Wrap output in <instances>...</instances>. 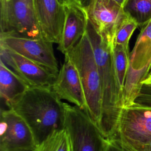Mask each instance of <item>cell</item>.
I'll use <instances>...</instances> for the list:
<instances>
[{"instance_id":"obj_21","label":"cell","mask_w":151,"mask_h":151,"mask_svg":"<svg viewBox=\"0 0 151 151\" xmlns=\"http://www.w3.org/2000/svg\"><path fill=\"white\" fill-rule=\"evenodd\" d=\"M104 151H127L122 145L116 139L108 140L107 145Z\"/></svg>"},{"instance_id":"obj_17","label":"cell","mask_w":151,"mask_h":151,"mask_svg":"<svg viewBox=\"0 0 151 151\" xmlns=\"http://www.w3.org/2000/svg\"><path fill=\"white\" fill-rule=\"evenodd\" d=\"M130 55L129 48L114 44L113 48V63L119 84L123 90L130 65Z\"/></svg>"},{"instance_id":"obj_16","label":"cell","mask_w":151,"mask_h":151,"mask_svg":"<svg viewBox=\"0 0 151 151\" xmlns=\"http://www.w3.org/2000/svg\"><path fill=\"white\" fill-rule=\"evenodd\" d=\"M123 9L139 27L142 28L151 21V0H127Z\"/></svg>"},{"instance_id":"obj_8","label":"cell","mask_w":151,"mask_h":151,"mask_svg":"<svg viewBox=\"0 0 151 151\" xmlns=\"http://www.w3.org/2000/svg\"><path fill=\"white\" fill-rule=\"evenodd\" d=\"M151 69V21L141 28L140 33L130 55V65L123 90L125 104L134 101L140 85V73L143 68Z\"/></svg>"},{"instance_id":"obj_18","label":"cell","mask_w":151,"mask_h":151,"mask_svg":"<svg viewBox=\"0 0 151 151\" xmlns=\"http://www.w3.org/2000/svg\"><path fill=\"white\" fill-rule=\"evenodd\" d=\"M33 151H70L68 133L65 129L55 132Z\"/></svg>"},{"instance_id":"obj_15","label":"cell","mask_w":151,"mask_h":151,"mask_svg":"<svg viewBox=\"0 0 151 151\" xmlns=\"http://www.w3.org/2000/svg\"><path fill=\"white\" fill-rule=\"evenodd\" d=\"M29 87L0 60V96L8 107Z\"/></svg>"},{"instance_id":"obj_3","label":"cell","mask_w":151,"mask_h":151,"mask_svg":"<svg viewBox=\"0 0 151 151\" xmlns=\"http://www.w3.org/2000/svg\"><path fill=\"white\" fill-rule=\"evenodd\" d=\"M65 54L69 56L78 72L86 103L85 112L100 129L102 105L101 81L87 31Z\"/></svg>"},{"instance_id":"obj_23","label":"cell","mask_w":151,"mask_h":151,"mask_svg":"<svg viewBox=\"0 0 151 151\" xmlns=\"http://www.w3.org/2000/svg\"><path fill=\"white\" fill-rule=\"evenodd\" d=\"M114 2H115L116 3H117L118 5H119L120 6L124 8V6H125L127 0H112Z\"/></svg>"},{"instance_id":"obj_25","label":"cell","mask_w":151,"mask_h":151,"mask_svg":"<svg viewBox=\"0 0 151 151\" xmlns=\"http://www.w3.org/2000/svg\"><path fill=\"white\" fill-rule=\"evenodd\" d=\"M147 76H151V71H150V72L149 73V74H148Z\"/></svg>"},{"instance_id":"obj_6","label":"cell","mask_w":151,"mask_h":151,"mask_svg":"<svg viewBox=\"0 0 151 151\" xmlns=\"http://www.w3.org/2000/svg\"><path fill=\"white\" fill-rule=\"evenodd\" d=\"M0 20V34L32 38L43 36L33 0H1Z\"/></svg>"},{"instance_id":"obj_20","label":"cell","mask_w":151,"mask_h":151,"mask_svg":"<svg viewBox=\"0 0 151 151\" xmlns=\"http://www.w3.org/2000/svg\"><path fill=\"white\" fill-rule=\"evenodd\" d=\"M134 101L151 106V86L142 84Z\"/></svg>"},{"instance_id":"obj_24","label":"cell","mask_w":151,"mask_h":151,"mask_svg":"<svg viewBox=\"0 0 151 151\" xmlns=\"http://www.w3.org/2000/svg\"><path fill=\"white\" fill-rule=\"evenodd\" d=\"M58 1H59V2H60L61 4L63 5V4H64V2H65V0H58Z\"/></svg>"},{"instance_id":"obj_9","label":"cell","mask_w":151,"mask_h":151,"mask_svg":"<svg viewBox=\"0 0 151 151\" xmlns=\"http://www.w3.org/2000/svg\"><path fill=\"white\" fill-rule=\"evenodd\" d=\"M86 8L90 23L101 38L113 48L116 31L127 17L123 8L112 0H90Z\"/></svg>"},{"instance_id":"obj_26","label":"cell","mask_w":151,"mask_h":151,"mask_svg":"<svg viewBox=\"0 0 151 151\" xmlns=\"http://www.w3.org/2000/svg\"><path fill=\"white\" fill-rule=\"evenodd\" d=\"M149 151H151V149H150V150H149Z\"/></svg>"},{"instance_id":"obj_12","label":"cell","mask_w":151,"mask_h":151,"mask_svg":"<svg viewBox=\"0 0 151 151\" xmlns=\"http://www.w3.org/2000/svg\"><path fill=\"white\" fill-rule=\"evenodd\" d=\"M64 19L58 49L64 54L71 50L87 31L89 18L87 8L78 0H65Z\"/></svg>"},{"instance_id":"obj_11","label":"cell","mask_w":151,"mask_h":151,"mask_svg":"<svg viewBox=\"0 0 151 151\" xmlns=\"http://www.w3.org/2000/svg\"><path fill=\"white\" fill-rule=\"evenodd\" d=\"M0 60L29 87H51L57 74L23 55L0 45Z\"/></svg>"},{"instance_id":"obj_7","label":"cell","mask_w":151,"mask_h":151,"mask_svg":"<svg viewBox=\"0 0 151 151\" xmlns=\"http://www.w3.org/2000/svg\"><path fill=\"white\" fill-rule=\"evenodd\" d=\"M33 133L24 119L12 109L1 111L0 151H33Z\"/></svg>"},{"instance_id":"obj_4","label":"cell","mask_w":151,"mask_h":151,"mask_svg":"<svg viewBox=\"0 0 151 151\" xmlns=\"http://www.w3.org/2000/svg\"><path fill=\"white\" fill-rule=\"evenodd\" d=\"M114 139L127 151L151 149V106L134 101L123 106Z\"/></svg>"},{"instance_id":"obj_27","label":"cell","mask_w":151,"mask_h":151,"mask_svg":"<svg viewBox=\"0 0 151 151\" xmlns=\"http://www.w3.org/2000/svg\"><path fill=\"white\" fill-rule=\"evenodd\" d=\"M6 1H8V0H6Z\"/></svg>"},{"instance_id":"obj_10","label":"cell","mask_w":151,"mask_h":151,"mask_svg":"<svg viewBox=\"0 0 151 151\" xmlns=\"http://www.w3.org/2000/svg\"><path fill=\"white\" fill-rule=\"evenodd\" d=\"M52 44L44 36L32 38L0 34V45L43 65L57 75L59 70Z\"/></svg>"},{"instance_id":"obj_13","label":"cell","mask_w":151,"mask_h":151,"mask_svg":"<svg viewBox=\"0 0 151 151\" xmlns=\"http://www.w3.org/2000/svg\"><path fill=\"white\" fill-rule=\"evenodd\" d=\"M64 55V62L51 88L61 100H65L86 111L85 96L78 72L69 56Z\"/></svg>"},{"instance_id":"obj_1","label":"cell","mask_w":151,"mask_h":151,"mask_svg":"<svg viewBox=\"0 0 151 151\" xmlns=\"http://www.w3.org/2000/svg\"><path fill=\"white\" fill-rule=\"evenodd\" d=\"M65 104L51 87H29L8 107L27 122L37 146L64 129Z\"/></svg>"},{"instance_id":"obj_14","label":"cell","mask_w":151,"mask_h":151,"mask_svg":"<svg viewBox=\"0 0 151 151\" xmlns=\"http://www.w3.org/2000/svg\"><path fill=\"white\" fill-rule=\"evenodd\" d=\"M36 15L43 36L59 44L64 19V10L58 0H33Z\"/></svg>"},{"instance_id":"obj_2","label":"cell","mask_w":151,"mask_h":151,"mask_svg":"<svg viewBox=\"0 0 151 151\" xmlns=\"http://www.w3.org/2000/svg\"><path fill=\"white\" fill-rule=\"evenodd\" d=\"M87 34L100 75L101 94V119L100 130L109 140L114 139L119 119L123 107V90L114 69L113 48L106 43L88 23Z\"/></svg>"},{"instance_id":"obj_22","label":"cell","mask_w":151,"mask_h":151,"mask_svg":"<svg viewBox=\"0 0 151 151\" xmlns=\"http://www.w3.org/2000/svg\"><path fill=\"white\" fill-rule=\"evenodd\" d=\"M142 84H145L146 86H151V76H147L146 77H145L140 82V86Z\"/></svg>"},{"instance_id":"obj_19","label":"cell","mask_w":151,"mask_h":151,"mask_svg":"<svg viewBox=\"0 0 151 151\" xmlns=\"http://www.w3.org/2000/svg\"><path fill=\"white\" fill-rule=\"evenodd\" d=\"M137 27H138V25L136 22L127 15L116 31L114 44H119L129 48V40Z\"/></svg>"},{"instance_id":"obj_5","label":"cell","mask_w":151,"mask_h":151,"mask_svg":"<svg viewBox=\"0 0 151 151\" xmlns=\"http://www.w3.org/2000/svg\"><path fill=\"white\" fill-rule=\"evenodd\" d=\"M64 129L68 135L70 151H104L108 140L78 107L65 104Z\"/></svg>"}]
</instances>
